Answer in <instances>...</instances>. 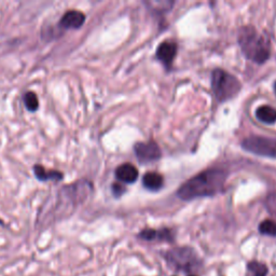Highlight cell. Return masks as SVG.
<instances>
[{
  "mask_svg": "<svg viewBox=\"0 0 276 276\" xmlns=\"http://www.w3.org/2000/svg\"><path fill=\"white\" fill-rule=\"evenodd\" d=\"M227 173L220 169H211L204 171L191 178L180 187L178 196L181 200H193L198 198L212 196L223 189Z\"/></svg>",
  "mask_w": 276,
  "mask_h": 276,
  "instance_id": "6da1fadb",
  "label": "cell"
},
{
  "mask_svg": "<svg viewBox=\"0 0 276 276\" xmlns=\"http://www.w3.org/2000/svg\"><path fill=\"white\" fill-rule=\"evenodd\" d=\"M239 44L245 56L255 63L262 64L270 57V43L254 27L245 26L240 29Z\"/></svg>",
  "mask_w": 276,
  "mask_h": 276,
  "instance_id": "7a4b0ae2",
  "label": "cell"
},
{
  "mask_svg": "<svg viewBox=\"0 0 276 276\" xmlns=\"http://www.w3.org/2000/svg\"><path fill=\"white\" fill-rule=\"evenodd\" d=\"M212 87L217 99L224 102L239 93L241 83L231 73L222 69H216L213 72Z\"/></svg>",
  "mask_w": 276,
  "mask_h": 276,
  "instance_id": "3957f363",
  "label": "cell"
},
{
  "mask_svg": "<svg viewBox=\"0 0 276 276\" xmlns=\"http://www.w3.org/2000/svg\"><path fill=\"white\" fill-rule=\"evenodd\" d=\"M166 260L175 270L193 272L200 269L201 261L193 249L189 247H177L166 254Z\"/></svg>",
  "mask_w": 276,
  "mask_h": 276,
  "instance_id": "277c9868",
  "label": "cell"
},
{
  "mask_svg": "<svg viewBox=\"0 0 276 276\" xmlns=\"http://www.w3.org/2000/svg\"><path fill=\"white\" fill-rule=\"evenodd\" d=\"M242 147L250 153L276 159V138L261 136L249 137L243 140Z\"/></svg>",
  "mask_w": 276,
  "mask_h": 276,
  "instance_id": "5b68a950",
  "label": "cell"
},
{
  "mask_svg": "<svg viewBox=\"0 0 276 276\" xmlns=\"http://www.w3.org/2000/svg\"><path fill=\"white\" fill-rule=\"evenodd\" d=\"M136 156L141 163H149L156 161L161 157V150L154 141L149 143H139L134 147Z\"/></svg>",
  "mask_w": 276,
  "mask_h": 276,
  "instance_id": "8992f818",
  "label": "cell"
},
{
  "mask_svg": "<svg viewBox=\"0 0 276 276\" xmlns=\"http://www.w3.org/2000/svg\"><path fill=\"white\" fill-rule=\"evenodd\" d=\"M86 22V15L80 11L71 10L66 12L57 26L62 29H78Z\"/></svg>",
  "mask_w": 276,
  "mask_h": 276,
  "instance_id": "52a82bcc",
  "label": "cell"
},
{
  "mask_svg": "<svg viewBox=\"0 0 276 276\" xmlns=\"http://www.w3.org/2000/svg\"><path fill=\"white\" fill-rule=\"evenodd\" d=\"M177 53V45L172 41H164L156 50V57L166 67H170Z\"/></svg>",
  "mask_w": 276,
  "mask_h": 276,
  "instance_id": "ba28073f",
  "label": "cell"
},
{
  "mask_svg": "<svg viewBox=\"0 0 276 276\" xmlns=\"http://www.w3.org/2000/svg\"><path fill=\"white\" fill-rule=\"evenodd\" d=\"M115 177L125 183H133L138 178V171L134 165L125 163L120 165L115 171Z\"/></svg>",
  "mask_w": 276,
  "mask_h": 276,
  "instance_id": "9c48e42d",
  "label": "cell"
},
{
  "mask_svg": "<svg viewBox=\"0 0 276 276\" xmlns=\"http://www.w3.org/2000/svg\"><path fill=\"white\" fill-rule=\"evenodd\" d=\"M33 172H35V176L41 181H47V180L58 181L63 178V174L61 172L47 171L45 167L40 165L33 166Z\"/></svg>",
  "mask_w": 276,
  "mask_h": 276,
  "instance_id": "30bf717a",
  "label": "cell"
},
{
  "mask_svg": "<svg viewBox=\"0 0 276 276\" xmlns=\"http://www.w3.org/2000/svg\"><path fill=\"white\" fill-rule=\"evenodd\" d=\"M143 183L145 188L152 191H156L159 189H161L163 186V177L157 173L149 172L144 176Z\"/></svg>",
  "mask_w": 276,
  "mask_h": 276,
  "instance_id": "8fae6325",
  "label": "cell"
},
{
  "mask_svg": "<svg viewBox=\"0 0 276 276\" xmlns=\"http://www.w3.org/2000/svg\"><path fill=\"white\" fill-rule=\"evenodd\" d=\"M256 116L261 122L271 124L276 121V110L270 106H261L256 110Z\"/></svg>",
  "mask_w": 276,
  "mask_h": 276,
  "instance_id": "7c38bea8",
  "label": "cell"
},
{
  "mask_svg": "<svg viewBox=\"0 0 276 276\" xmlns=\"http://www.w3.org/2000/svg\"><path fill=\"white\" fill-rule=\"evenodd\" d=\"M139 236L144 240L147 241H152L155 239H165V240H170L171 238V233L169 230H163V231H155L152 229H146L144 231H141Z\"/></svg>",
  "mask_w": 276,
  "mask_h": 276,
  "instance_id": "4fadbf2b",
  "label": "cell"
},
{
  "mask_svg": "<svg viewBox=\"0 0 276 276\" xmlns=\"http://www.w3.org/2000/svg\"><path fill=\"white\" fill-rule=\"evenodd\" d=\"M24 105L27 108L28 111H36L39 108V100L37 95L33 92H26L23 96Z\"/></svg>",
  "mask_w": 276,
  "mask_h": 276,
  "instance_id": "5bb4252c",
  "label": "cell"
},
{
  "mask_svg": "<svg viewBox=\"0 0 276 276\" xmlns=\"http://www.w3.org/2000/svg\"><path fill=\"white\" fill-rule=\"evenodd\" d=\"M247 269L250 276H266L267 274L266 265L258 261L249 262Z\"/></svg>",
  "mask_w": 276,
  "mask_h": 276,
  "instance_id": "9a60e30c",
  "label": "cell"
},
{
  "mask_svg": "<svg viewBox=\"0 0 276 276\" xmlns=\"http://www.w3.org/2000/svg\"><path fill=\"white\" fill-rule=\"evenodd\" d=\"M259 231L264 235L276 238V222L272 220H264L259 225Z\"/></svg>",
  "mask_w": 276,
  "mask_h": 276,
  "instance_id": "2e32d148",
  "label": "cell"
},
{
  "mask_svg": "<svg viewBox=\"0 0 276 276\" xmlns=\"http://www.w3.org/2000/svg\"><path fill=\"white\" fill-rule=\"evenodd\" d=\"M266 206H267V210L270 211L271 214L276 215V193H273L267 198Z\"/></svg>",
  "mask_w": 276,
  "mask_h": 276,
  "instance_id": "e0dca14e",
  "label": "cell"
},
{
  "mask_svg": "<svg viewBox=\"0 0 276 276\" xmlns=\"http://www.w3.org/2000/svg\"><path fill=\"white\" fill-rule=\"evenodd\" d=\"M124 191H125L124 187H122L120 183H114V185L112 186V192L115 196H120Z\"/></svg>",
  "mask_w": 276,
  "mask_h": 276,
  "instance_id": "ac0fdd59",
  "label": "cell"
},
{
  "mask_svg": "<svg viewBox=\"0 0 276 276\" xmlns=\"http://www.w3.org/2000/svg\"><path fill=\"white\" fill-rule=\"evenodd\" d=\"M189 276H196V275H194V274H193V275H189Z\"/></svg>",
  "mask_w": 276,
  "mask_h": 276,
  "instance_id": "d6986e66",
  "label": "cell"
},
{
  "mask_svg": "<svg viewBox=\"0 0 276 276\" xmlns=\"http://www.w3.org/2000/svg\"><path fill=\"white\" fill-rule=\"evenodd\" d=\"M275 92H276V83H275Z\"/></svg>",
  "mask_w": 276,
  "mask_h": 276,
  "instance_id": "ffe728a7",
  "label": "cell"
}]
</instances>
